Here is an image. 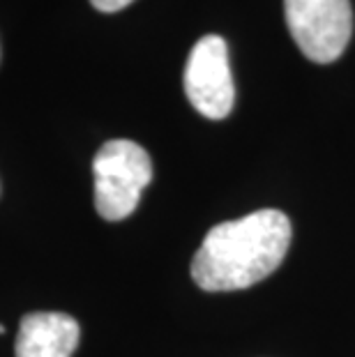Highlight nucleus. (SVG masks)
<instances>
[{
    "instance_id": "1",
    "label": "nucleus",
    "mask_w": 355,
    "mask_h": 357,
    "mask_svg": "<svg viewBox=\"0 0 355 357\" xmlns=\"http://www.w3.org/2000/svg\"><path fill=\"white\" fill-rule=\"evenodd\" d=\"M291 245V222L282 210L252 215L213 226L192 261L196 286L208 293L243 291L282 265Z\"/></svg>"
},
{
    "instance_id": "2",
    "label": "nucleus",
    "mask_w": 355,
    "mask_h": 357,
    "mask_svg": "<svg viewBox=\"0 0 355 357\" xmlns=\"http://www.w3.org/2000/svg\"><path fill=\"white\" fill-rule=\"evenodd\" d=\"M95 208L107 222H120L137 210L141 192L153 180V162L139 143L113 139L97 150Z\"/></svg>"
},
{
    "instance_id": "3",
    "label": "nucleus",
    "mask_w": 355,
    "mask_h": 357,
    "mask_svg": "<svg viewBox=\"0 0 355 357\" xmlns=\"http://www.w3.org/2000/svg\"><path fill=\"white\" fill-rule=\"evenodd\" d=\"M293 42L312 63H335L353 33L351 0H284Z\"/></svg>"
},
{
    "instance_id": "4",
    "label": "nucleus",
    "mask_w": 355,
    "mask_h": 357,
    "mask_svg": "<svg viewBox=\"0 0 355 357\" xmlns=\"http://www.w3.org/2000/svg\"><path fill=\"white\" fill-rule=\"evenodd\" d=\"M185 93L194 109L210 120H222L233 111L236 86L229 49L219 35H206L194 44L185 67Z\"/></svg>"
},
{
    "instance_id": "5",
    "label": "nucleus",
    "mask_w": 355,
    "mask_h": 357,
    "mask_svg": "<svg viewBox=\"0 0 355 357\" xmlns=\"http://www.w3.org/2000/svg\"><path fill=\"white\" fill-rule=\"evenodd\" d=\"M79 323L58 311H37L21 321L17 357H72L79 346Z\"/></svg>"
},
{
    "instance_id": "6",
    "label": "nucleus",
    "mask_w": 355,
    "mask_h": 357,
    "mask_svg": "<svg viewBox=\"0 0 355 357\" xmlns=\"http://www.w3.org/2000/svg\"><path fill=\"white\" fill-rule=\"evenodd\" d=\"M90 3H93L100 12H118L130 3H134V0H90Z\"/></svg>"
},
{
    "instance_id": "7",
    "label": "nucleus",
    "mask_w": 355,
    "mask_h": 357,
    "mask_svg": "<svg viewBox=\"0 0 355 357\" xmlns=\"http://www.w3.org/2000/svg\"><path fill=\"white\" fill-rule=\"evenodd\" d=\"M7 332V328H5V325H0V334H5Z\"/></svg>"
}]
</instances>
